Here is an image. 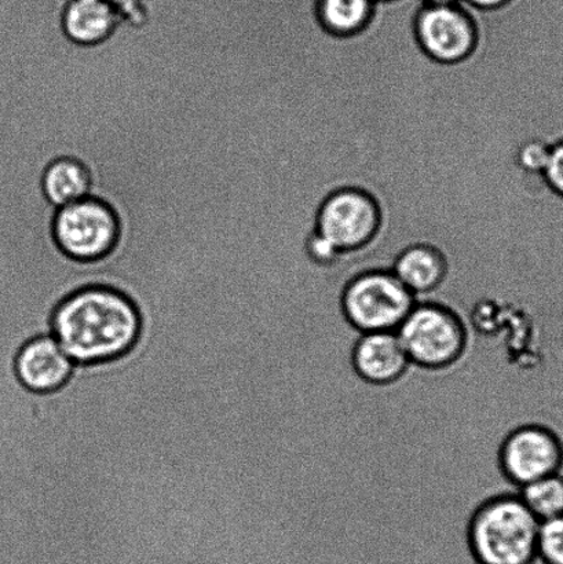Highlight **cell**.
Listing matches in <instances>:
<instances>
[{"mask_svg": "<svg viewBox=\"0 0 563 564\" xmlns=\"http://www.w3.org/2000/svg\"><path fill=\"white\" fill-rule=\"evenodd\" d=\"M53 236L66 257L79 262L98 261L113 251L119 239V220L107 203L88 196L57 209Z\"/></svg>", "mask_w": 563, "mask_h": 564, "instance_id": "5b68a950", "label": "cell"}, {"mask_svg": "<svg viewBox=\"0 0 563 564\" xmlns=\"http://www.w3.org/2000/svg\"><path fill=\"white\" fill-rule=\"evenodd\" d=\"M540 522L518 494L483 502L468 523V549L476 564H539Z\"/></svg>", "mask_w": 563, "mask_h": 564, "instance_id": "7a4b0ae2", "label": "cell"}, {"mask_svg": "<svg viewBox=\"0 0 563 564\" xmlns=\"http://www.w3.org/2000/svg\"><path fill=\"white\" fill-rule=\"evenodd\" d=\"M396 332L411 364L419 368H448L465 352V325L443 304L416 302Z\"/></svg>", "mask_w": 563, "mask_h": 564, "instance_id": "3957f363", "label": "cell"}, {"mask_svg": "<svg viewBox=\"0 0 563 564\" xmlns=\"http://www.w3.org/2000/svg\"><path fill=\"white\" fill-rule=\"evenodd\" d=\"M543 176L549 189L563 202V137L551 145Z\"/></svg>", "mask_w": 563, "mask_h": 564, "instance_id": "ac0fdd59", "label": "cell"}, {"mask_svg": "<svg viewBox=\"0 0 563 564\" xmlns=\"http://www.w3.org/2000/svg\"><path fill=\"white\" fill-rule=\"evenodd\" d=\"M112 0H68L63 10V30L71 42L96 46L119 25Z\"/></svg>", "mask_w": 563, "mask_h": 564, "instance_id": "8fae6325", "label": "cell"}, {"mask_svg": "<svg viewBox=\"0 0 563 564\" xmlns=\"http://www.w3.org/2000/svg\"><path fill=\"white\" fill-rule=\"evenodd\" d=\"M415 304V295L391 272L358 275L342 295V312L358 334L396 332Z\"/></svg>", "mask_w": 563, "mask_h": 564, "instance_id": "277c9868", "label": "cell"}, {"mask_svg": "<svg viewBox=\"0 0 563 564\" xmlns=\"http://www.w3.org/2000/svg\"><path fill=\"white\" fill-rule=\"evenodd\" d=\"M501 473L517 490L534 480L559 474L562 449L550 430L522 425L511 431L500 446Z\"/></svg>", "mask_w": 563, "mask_h": 564, "instance_id": "52a82bcc", "label": "cell"}, {"mask_svg": "<svg viewBox=\"0 0 563 564\" xmlns=\"http://www.w3.org/2000/svg\"><path fill=\"white\" fill-rule=\"evenodd\" d=\"M42 189L55 209L63 208L90 196L91 176L79 160L61 158L44 171Z\"/></svg>", "mask_w": 563, "mask_h": 564, "instance_id": "7c38bea8", "label": "cell"}, {"mask_svg": "<svg viewBox=\"0 0 563 564\" xmlns=\"http://www.w3.org/2000/svg\"><path fill=\"white\" fill-rule=\"evenodd\" d=\"M377 3V0H314V8L325 30L349 36L369 24Z\"/></svg>", "mask_w": 563, "mask_h": 564, "instance_id": "5bb4252c", "label": "cell"}, {"mask_svg": "<svg viewBox=\"0 0 563 564\" xmlns=\"http://www.w3.org/2000/svg\"><path fill=\"white\" fill-rule=\"evenodd\" d=\"M377 2H396V0H377Z\"/></svg>", "mask_w": 563, "mask_h": 564, "instance_id": "44dd1931", "label": "cell"}, {"mask_svg": "<svg viewBox=\"0 0 563 564\" xmlns=\"http://www.w3.org/2000/svg\"><path fill=\"white\" fill-rule=\"evenodd\" d=\"M416 35L430 57L441 63H456L473 52L477 31L470 14L459 2L424 4L419 10Z\"/></svg>", "mask_w": 563, "mask_h": 564, "instance_id": "ba28073f", "label": "cell"}, {"mask_svg": "<svg viewBox=\"0 0 563 564\" xmlns=\"http://www.w3.org/2000/svg\"><path fill=\"white\" fill-rule=\"evenodd\" d=\"M539 564H563V516L540 522Z\"/></svg>", "mask_w": 563, "mask_h": 564, "instance_id": "2e32d148", "label": "cell"}, {"mask_svg": "<svg viewBox=\"0 0 563 564\" xmlns=\"http://www.w3.org/2000/svg\"><path fill=\"white\" fill-rule=\"evenodd\" d=\"M459 2L472 9L495 11L506 8V6L511 4L515 0H459Z\"/></svg>", "mask_w": 563, "mask_h": 564, "instance_id": "d6986e66", "label": "cell"}, {"mask_svg": "<svg viewBox=\"0 0 563 564\" xmlns=\"http://www.w3.org/2000/svg\"><path fill=\"white\" fill-rule=\"evenodd\" d=\"M426 6H448L459 2V0H421Z\"/></svg>", "mask_w": 563, "mask_h": 564, "instance_id": "ffe728a7", "label": "cell"}, {"mask_svg": "<svg viewBox=\"0 0 563 564\" xmlns=\"http://www.w3.org/2000/svg\"><path fill=\"white\" fill-rule=\"evenodd\" d=\"M518 496L539 522L563 516V478L559 474L523 486Z\"/></svg>", "mask_w": 563, "mask_h": 564, "instance_id": "9a60e30c", "label": "cell"}, {"mask_svg": "<svg viewBox=\"0 0 563 564\" xmlns=\"http://www.w3.org/2000/svg\"><path fill=\"white\" fill-rule=\"evenodd\" d=\"M141 330L136 304L109 286H87L54 310L52 335L75 365H94L124 356Z\"/></svg>", "mask_w": 563, "mask_h": 564, "instance_id": "6da1fadb", "label": "cell"}, {"mask_svg": "<svg viewBox=\"0 0 563 564\" xmlns=\"http://www.w3.org/2000/svg\"><path fill=\"white\" fill-rule=\"evenodd\" d=\"M75 362L53 335L37 336L22 346L15 359L20 383L33 392L61 389L74 372Z\"/></svg>", "mask_w": 563, "mask_h": 564, "instance_id": "30bf717a", "label": "cell"}, {"mask_svg": "<svg viewBox=\"0 0 563 564\" xmlns=\"http://www.w3.org/2000/svg\"><path fill=\"white\" fill-rule=\"evenodd\" d=\"M446 267L443 257L433 248L416 246L401 253L391 273L415 297L437 290L445 278Z\"/></svg>", "mask_w": 563, "mask_h": 564, "instance_id": "4fadbf2b", "label": "cell"}, {"mask_svg": "<svg viewBox=\"0 0 563 564\" xmlns=\"http://www.w3.org/2000/svg\"><path fill=\"white\" fill-rule=\"evenodd\" d=\"M551 145L542 140L526 143L518 153V163L528 174L543 176L549 163Z\"/></svg>", "mask_w": 563, "mask_h": 564, "instance_id": "e0dca14e", "label": "cell"}, {"mask_svg": "<svg viewBox=\"0 0 563 564\" xmlns=\"http://www.w3.org/2000/svg\"><path fill=\"white\" fill-rule=\"evenodd\" d=\"M378 228L377 204L362 192L335 193L320 209L317 236L338 253L366 246Z\"/></svg>", "mask_w": 563, "mask_h": 564, "instance_id": "8992f818", "label": "cell"}, {"mask_svg": "<svg viewBox=\"0 0 563 564\" xmlns=\"http://www.w3.org/2000/svg\"><path fill=\"white\" fill-rule=\"evenodd\" d=\"M351 365L367 384L389 386L405 375L411 361L397 332H369L353 345Z\"/></svg>", "mask_w": 563, "mask_h": 564, "instance_id": "9c48e42d", "label": "cell"}]
</instances>
